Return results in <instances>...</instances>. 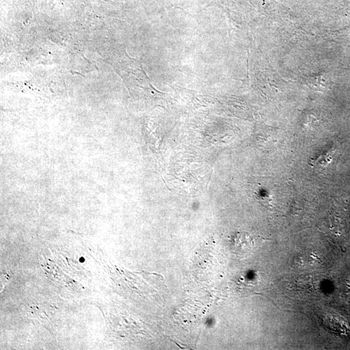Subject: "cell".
<instances>
[{
    "instance_id": "1",
    "label": "cell",
    "mask_w": 350,
    "mask_h": 350,
    "mask_svg": "<svg viewBox=\"0 0 350 350\" xmlns=\"http://www.w3.org/2000/svg\"><path fill=\"white\" fill-rule=\"evenodd\" d=\"M255 239L245 233H239L233 241V250L235 253L244 254L249 253L255 247Z\"/></svg>"
},
{
    "instance_id": "2",
    "label": "cell",
    "mask_w": 350,
    "mask_h": 350,
    "mask_svg": "<svg viewBox=\"0 0 350 350\" xmlns=\"http://www.w3.org/2000/svg\"><path fill=\"white\" fill-rule=\"evenodd\" d=\"M80 261L84 262V261H85V260H84V258H81V259H80Z\"/></svg>"
}]
</instances>
